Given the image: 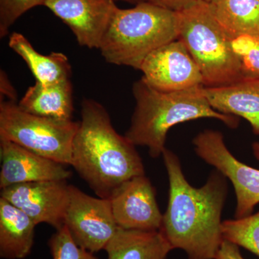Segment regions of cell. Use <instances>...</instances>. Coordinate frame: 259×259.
<instances>
[{
  "label": "cell",
  "instance_id": "cell-5",
  "mask_svg": "<svg viewBox=\"0 0 259 259\" xmlns=\"http://www.w3.org/2000/svg\"><path fill=\"white\" fill-rule=\"evenodd\" d=\"M179 37L198 66L203 86L215 88L243 79L238 57L208 3H197L178 12Z\"/></svg>",
  "mask_w": 259,
  "mask_h": 259
},
{
  "label": "cell",
  "instance_id": "cell-17",
  "mask_svg": "<svg viewBox=\"0 0 259 259\" xmlns=\"http://www.w3.org/2000/svg\"><path fill=\"white\" fill-rule=\"evenodd\" d=\"M173 249L160 231L119 228L105 247L107 259H166Z\"/></svg>",
  "mask_w": 259,
  "mask_h": 259
},
{
  "label": "cell",
  "instance_id": "cell-9",
  "mask_svg": "<svg viewBox=\"0 0 259 259\" xmlns=\"http://www.w3.org/2000/svg\"><path fill=\"white\" fill-rule=\"evenodd\" d=\"M140 70L144 74V81L160 91H180L203 86L198 66L180 39L151 52Z\"/></svg>",
  "mask_w": 259,
  "mask_h": 259
},
{
  "label": "cell",
  "instance_id": "cell-18",
  "mask_svg": "<svg viewBox=\"0 0 259 259\" xmlns=\"http://www.w3.org/2000/svg\"><path fill=\"white\" fill-rule=\"evenodd\" d=\"M8 44L25 61L37 82L47 84L71 79V64L62 53L42 55L26 37L16 32L10 35Z\"/></svg>",
  "mask_w": 259,
  "mask_h": 259
},
{
  "label": "cell",
  "instance_id": "cell-20",
  "mask_svg": "<svg viewBox=\"0 0 259 259\" xmlns=\"http://www.w3.org/2000/svg\"><path fill=\"white\" fill-rule=\"evenodd\" d=\"M223 239L259 257V211L248 217L223 221Z\"/></svg>",
  "mask_w": 259,
  "mask_h": 259
},
{
  "label": "cell",
  "instance_id": "cell-19",
  "mask_svg": "<svg viewBox=\"0 0 259 259\" xmlns=\"http://www.w3.org/2000/svg\"><path fill=\"white\" fill-rule=\"evenodd\" d=\"M211 12L230 38L259 37V0H214Z\"/></svg>",
  "mask_w": 259,
  "mask_h": 259
},
{
  "label": "cell",
  "instance_id": "cell-21",
  "mask_svg": "<svg viewBox=\"0 0 259 259\" xmlns=\"http://www.w3.org/2000/svg\"><path fill=\"white\" fill-rule=\"evenodd\" d=\"M231 47L240 61L243 79L259 78V37L241 35L231 40Z\"/></svg>",
  "mask_w": 259,
  "mask_h": 259
},
{
  "label": "cell",
  "instance_id": "cell-7",
  "mask_svg": "<svg viewBox=\"0 0 259 259\" xmlns=\"http://www.w3.org/2000/svg\"><path fill=\"white\" fill-rule=\"evenodd\" d=\"M196 154L215 168L234 187L236 195L235 218L253 214L259 204V169L237 159L227 148L223 135L214 130H204L193 139Z\"/></svg>",
  "mask_w": 259,
  "mask_h": 259
},
{
  "label": "cell",
  "instance_id": "cell-26",
  "mask_svg": "<svg viewBox=\"0 0 259 259\" xmlns=\"http://www.w3.org/2000/svg\"><path fill=\"white\" fill-rule=\"evenodd\" d=\"M7 96L10 98V101L16 100V93L14 88L10 84L8 76L5 72H1V96Z\"/></svg>",
  "mask_w": 259,
  "mask_h": 259
},
{
  "label": "cell",
  "instance_id": "cell-28",
  "mask_svg": "<svg viewBox=\"0 0 259 259\" xmlns=\"http://www.w3.org/2000/svg\"><path fill=\"white\" fill-rule=\"evenodd\" d=\"M115 1V0H114ZM119 1L126 2V3H131V4L137 5L143 2H151V0H119Z\"/></svg>",
  "mask_w": 259,
  "mask_h": 259
},
{
  "label": "cell",
  "instance_id": "cell-3",
  "mask_svg": "<svg viewBox=\"0 0 259 259\" xmlns=\"http://www.w3.org/2000/svg\"><path fill=\"white\" fill-rule=\"evenodd\" d=\"M136 107L125 137L136 146H145L152 158L162 156L168 131L182 122L214 118L227 127L239 125L236 116L216 111L204 94V86L163 92L150 86L143 78L133 87Z\"/></svg>",
  "mask_w": 259,
  "mask_h": 259
},
{
  "label": "cell",
  "instance_id": "cell-27",
  "mask_svg": "<svg viewBox=\"0 0 259 259\" xmlns=\"http://www.w3.org/2000/svg\"><path fill=\"white\" fill-rule=\"evenodd\" d=\"M253 151L255 158L259 161V143H254L253 144Z\"/></svg>",
  "mask_w": 259,
  "mask_h": 259
},
{
  "label": "cell",
  "instance_id": "cell-13",
  "mask_svg": "<svg viewBox=\"0 0 259 259\" xmlns=\"http://www.w3.org/2000/svg\"><path fill=\"white\" fill-rule=\"evenodd\" d=\"M0 188L29 182L66 180L71 171L65 165L44 157L8 140L0 139Z\"/></svg>",
  "mask_w": 259,
  "mask_h": 259
},
{
  "label": "cell",
  "instance_id": "cell-23",
  "mask_svg": "<svg viewBox=\"0 0 259 259\" xmlns=\"http://www.w3.org/2000/svg\"><path fill=\"white\" fill-rule=\"evenodd\" d=\"M47 0H0V37L8 35L10 28L29 10L44 5Z\"/></svg>",
  "mask_w": 259,
  "mask_h": 259
},
{
  "label": "cell",
  "instance_id": "cell-16",
  "mask_svg": "<svg viewBox=\"0 0 259 259\" xmlns=\"http://www.w3.org/2000/svg\"><path fill=\"white\" fill-rule=\"evenodd\" d=\"M36 226L21 209L0 197V257L23 259L28 256L33 246Z\"/></svg>",
  "mask_w": 259,
  "mask_h": 259
},
{
  "label": "cell",
  "instance_id": "cell-12",
  "mask_svg": "<svg viewBox=\"0 0 259 259\" xmlns=\"http://www.w3.org/2000/svg\"><path fill=\"white\" fill-rule=\"evenodd\" d=\"M44 6L71 29L81 47L98 49L118 8L114 0H47Z\"/></svg>",
  "mask_w": 259,
  "mask_h": 259
},
{
  "label": "cell",
  "instance_id": "cell-29",
  "mask_svg": "<svg viewBox=\"0 0 259 259\" xmlns=\"http://www.w3.org/2000/svg\"><path fill=\"white\" fill-rule=\"evenodd\" d=\"M203 1L206 2V3H211V2L214 1V0H203Z\"/></svg>",
  "mask_w": 259,
  "mask_h": 259
},
{
  "label": "cell",
  "instance_id": "cell-10",
  "mask_svg": "<svg viewBox=\"0 0 259 259\" xmlns=\"http://www.w3.org/2000/svg\"><path fill=\"white\" fill-rule=\"evenodd\" d=\"M69 188L66 180L29 182L3 189L0 197L21 209L35 224L47 223L57 231L64 226Z\"/></svg>",
  "mask_w": 259,
  "mask_h": 259
},
{
  "label": "cell",
  "instance_id": "cell-14",
  "mask_svg": "<svg viewBox=\"0 0 259 259\" xmlns=\"http://www.w3.org/2000/svg\"><path fill=\"white\" fill-rule=\"evenodd\" d=\"M204 94L216 111L243 117L253 134L259 136V78L215 88L204 87Z\"/></svg>",
  "mask_w": 259,
  "mask_h": 259
},
{
  "label": "cell",
  "instance_id": "cell-15",
  "mask_svg": "<svg viewBox=\"0 0 259 259\" xmlns=\"http://www.w3.org/2000/svg\"><path fill=\"white\" fill-rule=\"evenodd\" d=\"M18 105L32 115L56 120H72L74 98L71 79L47 84L36 81L28 89Z\"/></svg>",
  "mask_w": 259,
  "mask_h": 259
},
{
  "label": "cell",
  "instance_id": "cell-24",
  "mask_svg": "<svg viewBox=\"0 0 259 259\" xmlns=\"http://www.w3.org/2000/svg\"><path fill=\"white\" fill-rule=\"evenodd\" d=\"M198 1L199 0H151V3L178 13L190 8Z\"/></svg>",
  "mask_w": 259,
  "mask_h": 259
},
{
  "label": "cell",
  "instance_id": "cell-1",
  "mask_svg": "<svg viewBox=\"0 0 259 259\" xmlns=\"http://www.w3.org/2000/svg\"><path fill=\"white\" fill-rule=\"evenodd\" d=\"M169 182L168 203L161 231L173 249L188 259H215L223 241V208L227 179L214 170L199 188L187 180L180 158L166 148L162 154Z\"/></svg>",
  "mask_w": 259,
  "mask_h": 259
},
{
  "label": "cell",
  "instance_id": "cell-4",
  "mask_svg": "<svg viewBox=\"0 0 259 259\" xmlns=\"http://www.w3.org/2000/svg\"><path fill=\"white\" fill-rule=\"evenodd\" d=\"M178 37V13L143 2L117 8L99 49L107 62L140 70L151 52Z\"/></svg>",
  "mask_w": 259,
  "mask_h": 259
},
{
  "label": "cell",
  "instance_id": "cell-25",
  "mask_svg": "<svg viewBox=\"0 0 259 259\" xmlns=\"http://www.w3.org/2000/svg\"><path fill=\"white\" fill-rule=\"evenodd\" d=\"M215 259H245L242 255L240 247L231 243V242L223 240L222 245L220 248Z\"/></svg>",
  "mask_w": 259,
  "mask_h": 259
},
{
  "label": "cell",
  "instance_id": "cell-2",
  "mask_svg": "<svg viewBox=\"0 0 259 259\" xmlns=\"http://www.w3.org/2000/svg\"><path fill=\"white\" fill-rule=\"evenodd\" d=\"M71 166L101 198L110 199L125 181L145 175L136 146L120 136L101 104L85 99L73 141Z\"/></svg>",
  "mask_w": 259,
  "mask_h": 259
},
{
  "label": "cell",
  "instance_id": "cell-8",
  "mask_svg": "<svg viewBox=\"0 0 259 259\" xmlns=\"http://www.w3.org/2000/svg\"><path fill=\"white\" fill-rule=\"evenodd\" d=\"M64 226L81 248L95 253L105 250L119 227L110 199L94 197L69 185Z\"/></svg>",
  "mask_w": 259,
  "mask_h": 259
},
{
  "label": "cell",
  "instance_id": "cell-6",
  "mask_svg": "<svg viewBox=\"0 0 259 259\" xmlns=\"http://www.w3.org/2000/svg\"><path fill=\"white\" fill-rule=\"evenodd\" d=\"M79 122L56 120L24 111L15 101L0 103V139L71 165L73 141Z\"/></svg>",
  "mask_w": 259,
  "mask_h": 259
},
{
  "label": "cell",
  "instance_id": "cell-22",
  "mask_svg": "<svg viewBox=\"0 0 259 259\" xmlns=\"http://www.w3.org/2000/svg\"><path fill=\"white\" fill-rule=\"evenodd\" d=\"M49 246L53 259H98L93 253L76 244L65 226L52 235Z\"/></svg>",
  "mask_w": 259,
  "mask_h": 259
},
{
  "label": "cell",
  "instance_id": "cell-11",
  "mask_svg": "<svg viewBox=\"0 0 259 259\" xmlns=\"http://www.w3.org/2000/svg\"><path fill=\"white\" fill-rule=\"evenodd\" d=\"M156 189L146 175L135 177L119 186L110 197L117 226L122 229L160 231L163 214Z\"/></svg>",
  "mask_w": 259,
  "mask_h": 259
}]
</instances>
